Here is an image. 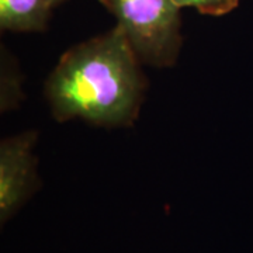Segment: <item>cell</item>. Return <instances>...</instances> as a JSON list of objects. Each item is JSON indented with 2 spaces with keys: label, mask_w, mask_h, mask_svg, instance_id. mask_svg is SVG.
Returning <instances> with one entry per match:
<instances>
[{
  "label": "cell",
  "mask_w": 253,
  "mask_h": 253,
  "mask_svg": "<svg viewBox=\"0 0 253 253\" xmlns=\"http://www.w3.org/2000/svg\"><path fill=\"white\" fill-rule=\"evenodd\" d=\"M173 3L181 7H193L201 14L207 16H224L231 13L239 4V0H173Z\"/></svg>",
  "instance_id": "obj_5"
},
{
  "label": "cell",
  "mask_w": 253,
  "mask_h": 253,
  "mask_svg": "<svg viewBox=\"0 0 253 253\" xmlns=\"http://www.w3.org/2000/svg\"><path fill=\"white\" fill-rule=\"evenodd\" d=\"M34 132L4 139L0 145V221L13 217L36 189Z\"/></svg>",
  "instance_id": "obj_3"
},
{
  "label": "cell",
  "mask_w": 253,
  "mask_h": 253,
  "mask_svg": "<svg viewBox=\"0 0 253 253\" xmlns=\"http://www.w3.org/2000/svg\"><path fill=\"white\" fill-rule=\"evenodd\" d=\"M139 62L120 26L71 48L46 82L54 117L129 126L138 116L145 89Z\"/></svg>",
  "instance_id": "obj_1"
},
{
  "label": "cell",
  "mask_w": 253,
  "mask_h": 253,
  "mask_svg": "<svg viewBox=\"0 0 253 253\" xmlns=\"http://www.w3.org/2000/svg\"><path fill=\"white\" fill-rule=\"evenodd\" d=\"M51 6H55V4H58V3H61V1H63V0H46Z\"/></svg>",
  "instance_id": "obj_6"
},
{
  "label": "cell",
  "mask_w": 253,
  "mask_h": 253,
  "mask_svg": "<svg viewBox=\"0 0 253 253\" xmlns=\"http://www.w3.org/2000/svg\"><path fill=\"white\" fill-rule=\"evenodd\" d=\"M117 18L141 62L170 66L180 51V17L173 0H100Z\"/></svg>",
  "instance_id": "obj_2"
},
{
  "label": "cell",
  "mask_w": 253,
  "mask_h": 253,
  "mask_svg": "<svg viewBox=\"0 0 253 253\" xmlns=\"http://www.w3.org/2000/svg\"><path fill=\"white\" fill-rule=\"evenodd\" d=\"M51 7L46 0H0V27L17 33L42 31Z\"/></svg>",
  "instance_id": "obj_4"
}]
</instances>
